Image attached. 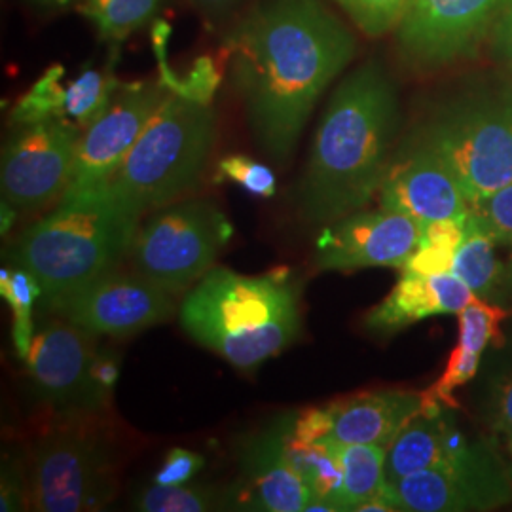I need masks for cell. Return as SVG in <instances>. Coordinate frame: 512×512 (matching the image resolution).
<instances>
[{
    "label": "cell",
    "instance_id": "7c38bea8",
    "mask_svg": "<svg viewBox=\"0 0 512 512\" xmlns=\"http://www.w3.org/2000/svg\"><path fill=\"white\" fill-rule=\"evenodd\" d=\"M97 357L93 334L61 317L46 323L25 359L38 399L63 414L105 408L110 395L97 382Z\"/></svg>",
    "mask_w": 512,
    "mask_h": 512
},
{
    "label": "cell",
    "instance_id": "7402d4cb",
    "mask_svg": "<svg viewBox=\"0 0 512 512\" xmlns=\"http://www.w3.org/2000/svg\"><path fill=\"white\" fill-rule=\"evenodd\" d=\"M501 245L482 232L469 230L459 247L452 274L475 293L476 298L505 308L509 256L499 255Z\"/></svg>",
    "mask_w": 512,
    "mask_h": 512
},
{
    "label": "cell",
    "instance_id": "836d02e7",
    "mask_svg": "<svg viewBox=\"0 0 512 512\" xmlns=\"http://www.w3.org/2000/svg\"><path fill=\"white\" fill-rule=\"evenodd\" d=\"M220 84V74L211 57H200L194 61V67L190 69L184 80H177V86L173 93L188 97L192 101H198L203 105H211V99L217 92Z\"/></svg>",
    "mask_w": 512,
    "mask_h": 512
},
{
    "label": "cell",
    "instance_id": "4316f807",
    "mask_svg": "<svg viewBox=\"0 0 512 512\" xmlns=\"http://www.w3.org/2000/svg\"><path fill=\"white\" fill-rule=\"evenodd\" d=\"M480 416L488 439L494 442L512 471V361L499 366L482 393Z\"/></svg>",
    "mask_w": 512,
    "mask_h": 512
},
{
    "label": "cell",
    "instance_id": "ab89813d",
    "mask_svg": "<svg viewBox=\"0 0 512 512\" xmlns=\"http://www.w3.org/2000/svg\"><path fill=\"white\" fill-rule=\"evenodd\" d=\"M192 2L207 18H222L238 4L239 0H192Z\"/></svg>",
    "mask_w": 512,
    "mask_h": 512
},
{
    "label": "cell",
    "instance_id": "8d00e7d4",
    "mask_svg": "<svg viewBox=\"0 0 512 512\" xmlns=\"http://www.w3.org/2000/svg\"><path fill=\"white\" fill-rule=\"evenodd\" d=\"M29 505V478H23L21 467L14 461L2 463V484H0V511H23Z\"/></svg>",
    "mask_w": 512,
    "mask_h": 512
},
{
    "label": "cell",
    "instance_id": "5b68a950",
    "mask_svg": "<svg viewBox=\"0 0 512 512\" xmlns=\"http://www.w3.org/2000/svg\"><path fill=\"white\" fill-rule=\"evenodd\" d=\"M215 137L211 105L171 93L109 186L141 213L179 202L202 179Z\"/></svg>",
    "mask_w": 512,
    "mask_h": 512
},
{
    "label": "cell",
    "instance_id": "52a82bcc",
    "mask_svg": "<svg viewBox=\"0 0 512 512\" xmlns=\"http://www.w3.org/2000/svg\"><path fill=\"white\" fill-rule=\"evenodd\" d=\"M230 236V222L213 203L186 200L154 211L139 226L129 253L137 274L179 294L211 272Z\"/></svg>",
    "mask_w": 512,
    "mask_h": 512
},
{
    "label": "cell",
    "instance_id": "f35d334b",
    "mask_svg": "<svg viewBox=\"0 0 512 512\" xmlns=\"http://www.w3.org/2000/svg\"><path fill=\"white\" fill-rule=\"evenodd\" d=\"M494 55L512 69V0H505L490 31Z\"/></svg>",
    "mask_w": 512,
    "mask_h": 512
},
{
    "label": "cell",
    "instance_id": "7a4b0ae2",
    "mask_svg": "<svg viewBox=\"0 0 512 512\" xmlns=\"http://www.w3.org/2000/svg\"><path fill=\"white\" fill-rule=\"evenodd\" d=\"M397 128L395 84L368 61L332 93L315 131L298 198L306 219L330 224L361 211L382 186Z\"/></svg>",
    "mask_w": 512,
    "mask_h": 512
},
{
    "label": "cell",
    "instance_id": "4dcf8cb0",
    "mask_svg": "<svg viewBox=\"0 0 512 512\" xmlns=\"http://www.w3.org/2000/svg\"><path fill=\"white\" fill-rule=\"evenodd\" d=\"M461 224L463 232H482L505 249H512V183L471 205L461 217Z\"/></svg>",
    "mask_w": 512,
    "mask_h": 512
},
{
    "label": "cell",
    "instance_id": "ac0fdd59",
    "mask_svg": "<svg viewBox=\"0 0 512 512\" xmlns=\"http://www.w3.org/2000/svg\"><path fill=\"white\" fill-rule=\"evenodd\" d=\"M241 490L236 505L266 512L306 511L311 495L287 454V425L253 437L241 452Z\"/></svg>",
    "mask_w": 512,
    "mask_h": 512
},
{
    "label": "cell",
    "instance_id": "74e56055",
    "mask_svg": "<svg viewBox=\"0 0 512 512\" xmlns=\"http://www.w3.org/2000/svg\"><path fill=\"white\" fill-rule=\"evenodd\" d=\"M465 239L461 219H440L423 224V236L420 245H439L459 251Z\"/></svg>",
    "mask_w": 512,
    "mask_h": 512
},
{
    "label": "cell",
    "instance_id": "60d3db41",
    "mask_svg": "<svg viewBox=\"0 0 512 512\" xmlns=\"http://www.w3.org/2000/svg\"><path fill=\"white\" fill-rule=\"evenodd\" d=\"M29 2L42 10H65L73 6L76 0H29Z\"/></svg>",
    "mask_w": 512,
    "mask_h": 512
},
{
    "label": "cell",
    "instance_id": "2e32d148",
    "mask_svg": "<svg viewBox=\"0 0 512 512\" xmlns=\"http://www.w3.org/2000/svg\"><path fill=\"white\" fill-rule=\"evenodd\" d=\"M423 224L389 209L355 211L330 222L317 239L319 270L351 272L363 268H403L420 247Z\"/></svg>",
    "mask_w": 512,
    "mask_h": 512
},
{
    "label": "cell",
    "instance_id": "44dd1931",
    "mask_svg": "<svg viewBox=\"0 0 512 512\" xmlns=\"http://www.w3.org/2000/svg\"><path fill=\"white\" fill-rule=\"evenodd\" d=\"M511 317V308L490 304L480 298L459 311L458 346L452 349L439 380L423 391V397L450 408H459L456 391L475 378L484 351L490 346L499 348L505 342L501 327Z\"/></svg>",
    "mask_w": 512,
    "mask_h": 512
},
{
    "label": "cell",
    "instance_id": "d590c367",
    "mask_svg": "<svg viewBox=\"0 0 512 512\" xmlns=\"http://www.w3.org/2000/svg\"><path fill=\"white\" fill-rule=\"evenodd\" d=\"M203 465H205V459L200 454L188 452L183 448H173L167 454L164 465L158 469V473L154 476V484L184 486L202 471Z\"/></svg>",
    "mask_w": 512,
    "mask_h": 512
},
{
    "label": "cell",
    "instance_id": "3957f363",
    "mask_svg": "<svg viewBox=\"0 0 512 512\" xmlns=\"http://www.w3.org/2000/svg\"><path fill=\"white\" fill-rule=\"evenodd\" d=\"M143 213L109 184L65 194L54 211L19 236L12 260L42 287V298L107 274L128 255Z\"/></svg>",
    "mask_w": 512,
    "mask_h": 512
},
{
    "label": "cell",
    "instance_id": "5bb4252c",
    "mask_svg": "<svg viewBox=\"0 0 512 512\" xmlns=\"http://www.w3.org/2000/svg\"><path fill=\"white\" fill-rule=\"evenodd\" d=\"M171 93L162 80L158 84L137 82L122 86L109 109L84 129L76 152L73 181L65 194L109 184Z\"/></svg>",
    "mask_w": 512,
    "mask_h": 512
},
{
    "label": "cell",
    "instance_id": "cb8c5ba5",
    "mask_svg": "<svg viewBox=\"0 0 512 512\" xmlns=\"http://www.w3.org/2000/svg\"><path fill=\"white\" fill-rule=\"evenodd\" d=\"M327 444L342 467V511H359L366 501L382 492L387 448L376 444Z\"/></svg>",
    "mask_w": 512,
    "mask_h": 512
},
{
    "label": "cell",
    "instance_id": "30bf717a",
    "mask_svg": "<svg viewBox=\"0 0 512 512\" xmlns=\"http://www.w3.org/2000/svg\"><path fill=\"white\" fill-rule=\"evenodd\" d=\"M80 128L67 118L19 126L2 154V202L16 211L59 203L73 181Z\"/></svg>",
    "mask_w": 512,
    "mask_h": 512
},
{
    "label": "cell",
    "instance_id": "9c48e42d",
    "mask_svg": "<svg viewBox=\"0 0 512 512\" xmlns=\"http://www.w3.org/2000/svg\"><path fill=\"white\" fill-rule=\"evenodd\" d=\"M397 512H486L512 503V471L490 439H475L461 456L385 482Z\"/></svg>",
    "mask_w": 512,
    "mask_h": 512
},
{
    "label": "cell",
    "instance_id": "f1b7e54d",
    "mask_svg": "<svg viewBox=\"0 0 512 512\" xmlns=\"http://www.w3.org/2000/svg\"><path fill=\"white\" fill-rule=\"evenodd\" d=\"M228 501L213 488L203 486H160L141 490L133 509L143 512H203L222 509Z\"/></svg>",
    "mask_w": 512,
    "mask_h": 512
},
{
    "label": "cell",
    "instance_id": "4fadbf2b",
    "mask_svg": "<svg viewBox=\"0 0 512 512\" xmlns=\"http://www.w3.org/2000/svg\"><path fill=\"white\" fill-rule=\"evenodd\" d=\"M505 0H412L397 25L404 63L421 71L473 54L492 31Z\"/></svg>",
    "mask_w": 512,
    "mask_h": 512
},
{
    "label": "cell",
    "instance_id": "ba28073f",
    "mask_svg": "<svg viewBox=\"0 0 512 512\" xmlns=\"http://www.w3.org/2000/svg\"><path fill=\"white\" fill-rule=\"evenodd\" d=\"M29 509L82 512L101 509L114 492V465L92 431L59 427L38 437L29 461Z\"/></svg>",
    "mask_w": 512,
    "mask_h": 512
},
{
    "label": "cell",
    "instance_id": "7bdbcfd3",
    "mask_svg": "<svg viewBox=\"0 0 512 512\" xmlns=\"http://www.w3.org/2000/svg\"><path fill=\"white\" fill-rule=\"evenodd\" d=\"M338 4H342L344 8H346V12H348L349 8H351V4H353V0H336Z\"/></svg>",
    "mask_w": 512,
    "mask_h": 512
},
{
    "label": "cell",
    "instance_id": "f546056e",
    "mask_svg": "<svg viewBox=\"0 0 512 512\" xmlns=\"http://www.w3.org/2000/svg\"><path fill=\"white\" fill-rule=\"evenodd\" d=\"M63 67L54 65L38 78L33 88L19 99L12 110V124L27 126L48 118H63L65 88L61 86Z\"/></svg>",
    "mask_w": 512,
    "mask_h": 512
},
{
    "label": "cell",
    "instance_id": "e575fe53",
    "mask_svg": "<svg viewBox=\"0 0 512 512\" xmlns=\"http://www.w3.org/2000/svg\"><path fill=\"white\" fill-rule=\"evenodd\" d=\"M458 251L439 247V245H420L410 258L404 262L403 274L435 277V275L452 274Z\"/></svg>",
    "mask_w": 512,
    "mask_h": 512
},
{
    "label": "cell",
    "instance_id": "8992f818",
    "mask_svg": "<svg viewBox=\"0 0 512 512\" xmlns=\"http://www.w3.org/2000/svg\"><path fill=\"white\" fill-rule=\"evenodd\" d=\"M471 205L512 183V82L450 101L421 129Z\"/></svg>",
    "mask_w": 512,
    "mask_h": 512
},
{
    "label": "cell",
    "instance_id": "484cf974",
    "mask_svg": "<svg viewBox=\"0 0 512 512\" xmlns=\"http://www.w3.org/2000/svg\"><path fill=\"white\" fill-rule=\"evenodd\" d=\"M162 4L164 0H86L82 10L101 37L120 42L145 27Z\"/></svg>",
    "mask_w": 512,
    "mask_h": 512
},
{
    "label": "cell",
    "instance_id": "603a6c76",
    "mask_svg": "<svg viewBox=\"0 0 512 512\" xmlns=\"http://www.w3.org/2000/svg\"><path fill=\"white\" fill-rule=\"evenodd\" d=\"M287 454L311 495L306 511H342V467L327 444L294 439L287 427Z\"/></svg>",
    "mask_w": 512,
    "mask_h": 512
},
{
    "label": "cell",
    "instance_id": "83f0119b",
    "mask_svg": "<svg viewBox=\"0 0 512 512\" xmlns=\"http://www.w3.org/2000/svg\"><path fill=\"white\" fill-rule=\"evenodd\" d=\"M0 293L12 306V313H14L12 338H14L16 351L21 359H27L35 340L33 306L42 296V287L27 270L18 268L16 272H8L4 268L0 272Z\"/></svg>",
    "mask_w": 512,
    "mask_h": 512
},
{
    "label": "cell",
    "instance_id": "d6a6232c",
    "mask_svg": "<svg viewBox=\"0 0 512 512\" xmlns=\"http://www.w3.org/2000/svg\"><path fill=\"white\" fill-rule=\"evenodd\" d=\"M412 0H353L349 16L368 37L395 31Z\"/></svg>",
    "mask_w": 512,
    "mask_h": 512
},
{
    "label": "cell",
    "instance_id": "277c9868",
    "mask_svg": "<svg viewBox=\"0 0 512 512\" xmlns=\"http://www.w3.org/2000/svg\"><path fill=\"white\" fill-rule=\"evenodd\" d=\"M179 317L203 348L241 370L277 355L300 330L298 294L285 272L249 277L211 270L184 298Z\"/></svg>",
    "mask_w": 512,
    "mask_h": 512
},
{
    "label": "cell",
    "instance_id": "e0dca14e",
    "mask_svg": "<svg viewBox=\"0 0 512 512\" xmlns=\"http://www.w3.org/2000/svg\"><path fill=\"white\" fill-rule=\"evenodd\" d=\"M378 198L380 207L421 224L461 219L471 209L452 169L420 137L393 156Z\"/></svg>",
    "mask_w": 512,
    "mask_h": 512
},
{
    "label": "cell",
    "instance_id": "9a60e30c",
    "mask_svg": "<svg viewBox=\"0 0 512 512\" xmlns=\"http://www.w3.org/2000/svg\"><path fill=\"white\" fill-rule=\"evenodd\" d=\"M423 393L408 389H376L311 408L291 425L302 442L376 444L389 448L420 414Z\"/></svg>",
    "mask_w": 512,
    "mask_h": 512
},
{
    "label": "cell",
    "instance_id": "8fae6325",
    "mask_svg": "<svg viewBox=\"0 0 512 512\" xmlns=\"http://www.w3.org/2000/svg\"><path fill=\"white\" fill-rule=\"evenodd\" d=\"M173 294L143 275H99L73 291L46 298V308L93 336H131L164 323L173 313Z\"/></svg>",
    "mask_w": 512,
    "mask_h": 512
},
{
    "label": "cell",
    "instance_id": "d4e9b609",
    "mask_svg": "<svg viewBox=\"0 0 512 512\" xmlns=\"http://www.w3.org/2000/svg\"><path fill=\"white\" fill-rule=\"evenodd\" d=\"M118 90L120 84L110 71L86 69L65 88L63 118L71 120L78 128L92 126L109 109Z\"/></svg>",
    "mask_w": 512,
    "mask_h": 512
},
{
    "label": "cell",
    "instance_id": "1f68e13d",
    "mask_svg": "<svg viewBox=\"0 0 512 512\" xmlns=\"http://www.w3.org/2000/svg\"><path fill=\"white\" fill-rule=\"evenodd\" d=\"M215 181H232L258 198H272L275 194V175L272 169L241 154L220 160Z\"/></svg>",
    "mask_w": 512,
    "mask_h": 512
},
{
    "label": "cell",
    "instance_id": "d6986e66",
    "mask_svg": "<svg viewBox=\"0 0 512 512\" xmlns=\"http://www.w3.org/2000/svg\"><path fill=\"white\" fill-rule=\"evenodd\" d=\"M454 410L423 397L420 414L406 423L387 448L385 482L446 465L471 448L475 439L461 429Z\"/></svg>",
    "mask_w": 512,
    "mask_h": 512
},
{
    "label": "cell",
    "instance_id": "ffe728a7",
    "mask_svg": "<svg viewBox=\"0 0 512 512\" xmlns=\"http://www.w3.org/2000/svg\"><path fill=\"white\" fill-rule=\"evenodd\" d=\"M475 293L458 275L435 277L403 274L384 300L366 313L365 327L372 334L391 336L433 315L465 310Z\"/></svg>",
    "mask_w": 512,
    "mask_h": 512
},
{
    "label": "cell",
    "instance_id": "b9f144b4",
    "mask_svg": "<svg viewBox=\"0 0 512 512\" xmlns=\"http://www.w3.org/2000/svg\"><path fill=\"white\" fill-rule=\"evenodd\" d=\"M505 308L512 310V249L509 255V268H507V285H505Z\"/></svg>",
    "mask_w": 512,
    "mask_h": 512
},
{
    "label": "cell",
    "instance_id": "6da1fadb",
    "mask_svg": "<svg viewBox=\"0 0 512 512\" xmlns=\"http://www.w3.org/2000/svg\"><path fill=\"white\" fill-rule=\"evenodd\" d=\"M226 50L258 147L285 164L357 42L319 0H260L228 37Z\"/></svg>",
    "mask_w": 512,
    "mask_h": 512
}]
</instances>
